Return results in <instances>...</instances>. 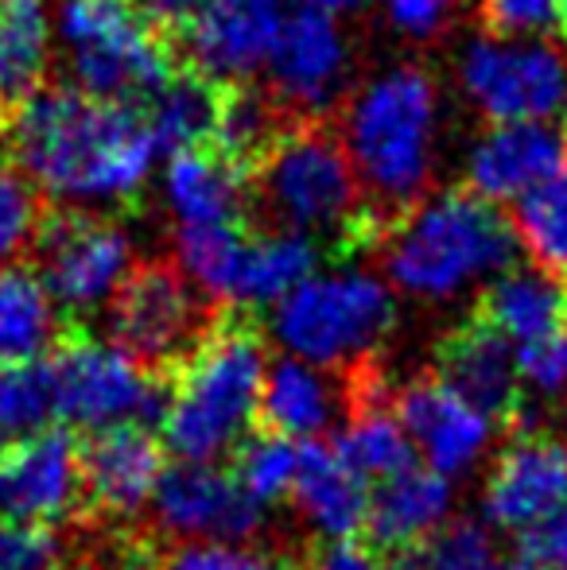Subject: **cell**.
<instances>
[{"label":"cell","mask_w":567,"mask_h":570,"mask_svg":"<svg viewBox=\"0 0 567 570\" xmlns=\"http://www.w3.org/2000/svg\"><path fill=\"white\" fill-rule=\"evenodd\" d=\"M16 171L70 210L129 203L159 159L148 117L125 101H98L75 86L39 90L12 117Z\"/></svg>","instance_id":"cell-1"},{"label":"cell","mask_w":567,"mask_h":570,"mask_svg":"<svg viewBox=\"0 0 567 570\" xmlns=\"http://www.w3.org/2000/svg\"><path fill=\"white\" fill-rule=\"evenodd\" d=\"M342 148L354 164L373 218L409 214L428 198L439 148V86L417 62H401L350 98L342 114Z\"/></svg>","instance_id":"cell-2"},{"label":"cell","mask_w":567,"mask_h":570,"mask_svg":"<svg viewBox=\"0 0 567 570\" xmlns=\"http://www.w3.org/2000/svg\"><path fill=\"white\" fill-rule=\"evenodd\" d=\"M517 237L501 210L470 190H443L389 226L385 276L417 299H451L514 264Z\"/></svg>","instance_id":"cell-3"},{"label":"cell","mask_w":567,"mask_h":570,"mask_svg":"<svg viewBox=\"0 0 567 570\" xmlns=\"http://www.w3.org/2000/svg\"><path fill=\"white\" fill-rule=\"evenodd\" d=\"M268 353L253 326L222 323L167 389L164 443L179 462H218L237 451L261 415Z\"/></svg>","instance_id":"cell-4"},{"label":"cell","mask_w":567,"mask_h":570,"mask_svg":"<svg viewBox=\"0 0 567 570\" xmlns=\"http://www.w3.org/2000/svg\"><path fill=\"white\" fill-rule=\"evenodd\" d=\"M253 190L276 229L300 237H358L362 187L339 136L319 125L281 132L253 164Z\"/></svg>","instance_id":"cell-5"},{"label":"cell","mask_w":567,"mask_h":570,"mask_svg":"<svg viewBox=\"0 0 567 570\" xmlns=\"http://www.w3.org/2000/svg\"><path fill=\"white\" fill-rule=\"evenodd\" d=\"M397 323V299L385 279L365 268L311 272L273 307V338L287 357L323 368H354Z\"/></svg>","instance_id":"cell-6"},{"label":"cell","mask_w":567,"mask_h":570,"mask_svg":"<svg viewBox=\"0 0 567 570\" xmlns=\"http://www.w3.org/2000/svg\"><path fill=\"white\" fill-rule=\"evenodd\" d=\"M75 90L98 101L156 98L175 78L172 55L133 0H62L55 23Z\"/></svg>","instance_id":"cell-7"},{"label":"cell","mask_w":567,"mask_h":570,"mask_svg":"<svg viewBox=\"0 0 567 570\" xmlns=\"http://www.w3.org/2000/svg\"><path fill=\"white\" fill-rule=\"evenodd\" d=\"M47 368H51L55 415L86 435L148 428L167 412V384H159V376L117 342L78 334L55 350Z\"/></svg>","instance_id":"cell-8"},{"label":"cell","mask_w":567,"mask_h":570,"mask_svg":"<svg viewBox=\"0 0 567 570\" xmlns=\"http://www.w3.org/2000/svg\"><path fill=\"white\" fill-rule=\"evenodd\" d=\"M454 75L462 98L490 125L553 120L567 106V51L553 39H506L486 31L462 43Z\"/></svg>","instance_id":"cell-9"},{"label":"cell","mask_w":567,"mask_h":570,"mask_svg":"<svg viewBox=\"0 0 567 570\" xmlns=\"http://www.w3.org/2000/svg\"><path fill=\"white\" fill-rule=\"evenodd\" d=\"M114 338L148 368L183 365L211 334L203 292L172 264L129 272L114 299Z\"/></svg>","instance_id":"cell-10"},{"label":"cell","mask_w":567,"mask_h":570,"mask_svg":"<svg viewBox=\"0 0 567 570\" xmlns=\"http://www.w3.org/2000/svg\"><path fill=\"white\" fill-rule=\"evenodd\" d=\"M39 279L55 307L90 315L117 299L133 272V245L114 222L86 210L55 214L39 226Z\"/></svg>","instance_id":"cell-11"},{"label":"cell","mask_w":567,"mask_h":570,"mask_svg":"<svg viewBox=\"0 0 567 570\" xmlns=\"http://www.w3.org/2000/svg\"><path fill=\"white\" fill-rule=\"evenodd\" d=\"M350 39L339 16L323 8L295 4L287 12L281 36L273 43L265 70L273 82V98L287 114L319 117L339 106L350 82Z\"/></svg>","instance_id":"cell-12"},{"label":"cell","mask_w":567,"mask_h":570,"mask_svg":"<svg viewBox=\"0 0 567 570\" xmlns=\"http://www.w3.org/2000/svg\"><path fill=\"white\" fill-rule=\"evenodd\" d=\"M148 504L167 535L190 543H245L265 520V504L214 462L164 465Z\"/></svg>","instance_id":"cell-13"},{"label":"cell","mask_w":567,"mask_h":570,"mask_svg":"<svg viewBox=\"0 0 567 570\" xmlns=\"http://www.w3.org/2000/svg\"><path fill=\"white\" fill-rule=\"evenodd\" d=\"M82 501V451L67 431H39L0 446V520L59 524Z\"/></svg>","instance_id":"cell-14"},{"label":"cell","mask_w":567,"mask_h":570,"mask_svg":"<svg viewBox=\"0 0 567 570\" xmlns=\"http://www.w3.org/2000/svg\"><path fill=\"white\" fill-rule=\"evenodd\" d=\"M287 12V0H211L206 12L183 31V51L206 82H245L265 70Z\"/></svg>","instance_id":"cell-15"},{"label":"cell","mask_w":567,"mask_h":570,"mask_svg":"<svg viewBox=\"0 0 567 570\" xmlns=\"http://www.w3.org/2000/svg\"><path fill=\"white\" fill-rule=\"evenodd\" d=\"M567 167V132L553 120L490 125L467 151V190L486 203H517Z\"/></svg>","instance_id":"cell-16"},{"label":"cell","mask_w":567,"mask_h":570,"mask_svg":"<svg viewBox=\"0 0 567 570\" xmlns=\"http://www.w3.org/2000/svg\"><path fill=\"white\" fill-rule=\"evenodd\" d=\"M397 420L404 423L412 446L424 454L428 470L447 481L475 470L493 435V420L462 400L443 381H417L397 396Z\"/></svg>","instance_id":"cell-17"},{"label":"cell","mask_w":567,"mask_h":570,"mask_svg":"<svg viewBox=\"0 0 567 570\" xmlns=\"http://www.w3.org/2000/svg\"><path fill=\"white\" fill-rule=\"evenodd\" d=\"M567 501V446L556 439L521 435L501 451L486 481V517L493 528L525 535Z\"/></svg>","instance_id":"cell-18"},{"label":"cell","mask_w":567,"mask_h":570,"mask_svg":"<svg viewBox=\"0 0 567 570\" xmlns=\"http://www.w3.org/2000/svg\"><path fill=\"white\" fill-rule=\"evenodd\" d=\"M164 473L159 443L148 428H114L82 446V497L106 517H133L156 493Z\"/></svg>","instance_id":"cell-19"},{"label":"cell","mask_w":567,"mask_h":570,"mask_svg":"<svg viewBox=\"0 0 567 570\" xmlns=\"http://www.w3.org/2000/svg\"><path fill=\"white\" fill-rule=\"evenodd\" d=\"M439 381L475 407H482L490 420L517 412L521 368H517L514 342L501 338L486 318L459 326L439 345Z\"/></svg>","instance_id":"cell-20"},{"label":"cell","mask_w":567,"mask_h":570,"mask_svg":"<svg viewBox=\"0 0 567 570\" xmlns=\"http://www.w3.org/2000/svg\"><path fill=\"white\" fill-rule=\"evenodd\" d=\"M451 512V481L436 470H412L397 478L378 481L370 493V512H365V532L373 548L381 551H409L420 540H428L439 524H447Z\"/></svg>","instance_id":"cell-21"},{"label":"cell","mask_w":567,"mask_h":570,"mask_svg":"<svg viewBox=\"0 0 567 570\" xmlns=\"http://www.w3.org/2000/svg\"><path fill=\"white\" fill-rule=\"evenodd\" d=\"M334 368L311 365L300 357H281L268 365L265 392H261V420L268 431L295 443H315L346 404V392L334 381Z\"/></svg>","instance_id":"cell-22"},{"label":"cell","mask_w":567,"mask_h":570,"mask_svg":"<svg viewBox=\"0 0 567 570\" xmlns=\"http://www.w3.org/2000/svg\"><path fill=\"white\" fill-rule=\"evenodd\" d=\"M292 497L307 524L331 543H346L365 532L370 493H365V481L334 454V446L303 443Z\"/></svg>","instance_id":"cell-23"},{"label":"cell","mask_w":567,"mask_h":570,"mask_svg":"<svg viewBox=\"0 0 567 570\" xmlns=\"http://www.w3.org/2000/svg\"><path fill=\"white\" fill-rule=\"evenodd\" d=\"M164 198L179 226L237 222L245 206V171L211 144L175 151L164 164Z\"/></svg>","instance_id":"cell-24"},{"label":"cell","mask_w":567,"mask_h":570,"mask_svg":"<svg viewBox=\"0 0 567 570\" xmlns=\"http://www.w3.org/2000/svg\"><path fill=\"white\" fill-rule=\"evenodd\" d=\"M478 318H486L501 338L517 345L545 342L564 331L567 292L545 268H506L486 292Z\"/></svg>","instance_id":"cell-25"},{"label":"cell","mask_w":567,"mask_h":570,"mask_svg":"<svg viewBox=\"0 0 567 570\" xmlns=\"http://www.w3.org/2000/svg\"><path fill=\"white\" fill-rule=\"evenodd\" d=\"M55 28L43 0H0V106L43 90Z\"/></svg>","instance_id":"cell-26"},{"label":"cell","mask_w":567,"mask_h":570,"mask_svg":"<svg viewBox=\"0 0 567 570\" xmlns=\"http://www.w3.org/2000/svg\"><path fill=\"white\" fill-rule=\"evenodd\" d=\"M59 334V307L28 268H0V365L39 361Z\"/></svg>","instance_id":"cell-27"},{"label":"cell","mask_w":567,"mask_h":570,"mask_svg":"<svg viewBox=\"0 0 567 570\" xmlns=\"http://www.w3.org/2000/svg\"><path fill=\"white\" fill-rule=\"evenodd\" d=\"M315 272V240L287 229L250 237L234 307H276Z\"/></svg>","instance_id":"cell-28"},{"label":"cell","mask_w":567,"mask_h":570,"mask_svg":"<svg viewBox=\"0 0 567 570\" xmlns=\"http://www.w3.org/2000/svg\"><path fill=\"white\" fill-rule=\"evenodd\" d=\"M218 101L222 90L214 82H206L203 75H175L144 109L159 156L164 151L175 156V151L211 144L214 120H218Z\"/></svg>","instance_id":"cell-29"},{"label":"cell","mask_w":567,"mask_h":570,"mask_svg":"<svg viewBox=\"0 0 567 570\" xmlns=\"http://www.w3.org/2000/svg\"><path fill=\"white\" fill-rule=\"evenodd\" d=\"M245 248H250V233L237 226V222H222V226H179V233H175L179 272L203 295L229 303V307L237 299Z\"/></svg>","instance_id":"cell-30"},{"label":"cell","mask_w":567,"mask_h":570,"mask_svg":"<svg viewBox=\"0 0 567 570\" xmlns=\"http://www.w3.org/2000/svg\"><path fill=\"white\" fill-rule=\"evenodd\" d=\"M334 454L362 481H385L417 465V446H412L404 423L397 415L381 412V407H362L342 428Z\"/></svg>","instance_id":"cell-31"},{"label":"cell","mask_w":567,"mask_h":570,"mask_svg":"<svg viewBox=\"0 0 567 570\" xmlns=\"http://www.w3.org/2000/svg\"><path fill=\"white\" fill-rule=\"evenodd\" d=\"M514 237L532 264L553 276L567 272V167L514 203Z\"/></svg>","instance_id":"cell-32"},{"label":"cell","mask_w":567,"mask_h":570,"mask_svg":"<svg viewBox=\"0 0 567 570\" xmlns=\"http://www.w3.org/2000/svg\"><path fill=\"white\" fill-rule=\"evenodd\" d=\"M55 420L51 368L43 361H8L0 365V446L47 431Z\"/></svg>","instance_id":"cell-33"},{"label":"cell","mask_w":567,"mask_h":570,"mask_svg":"<svg viewBox=\"0 0 567 570\" xmlns=\"http://www.w3.org/2000/svg\"><path fill=\"white\" fill-rule=\"evenodd\" d=\"M276 101L253 90H222L218 120H214L211 148L222 151L229 164L253 167L276 140Z\"/></svg>","instance_id":"cell-34"},{"label":"cell","mask_w":567,"mask_h":570,"mask_svg":"<svg viewBox=\"0 0 567 570\" xmlns=\"http://www.w3.org/2000/svg\"><path fill=\"white\" fill-rule=\"evenodd\" d=\"M300 451L303 443L276 431H261V435L245 439L237 446V462H234V478L245 493L257 504H273L292 497L295 489V473H300Z\"/></svg>","instance_id":"cell-35"},{"label":"cell","mask_w":567,"mask_h":570,"mask_svg":"<svg viewBox=\"0 0 567 570\" xmlns=\"http://www.w3.org/2000/svg\"><path fill=\"white\" fill-rule=\"evenodd\" d=\"M498 563L493 556V535L482 520H451L439 524L428 540L409 548L397 570H490Z\"/></svg>","instance_id":"cell-36"},{"label":"cell","mask_w":567,"mask_h":570,"mask_svg":"<svg viewBox=\"0 0 567 570\" xmlns=\"http://www.w3.org/2000/svg\"><path fill=\"white\" fill-rule=\"evenodd\" d=\"M39 203L36 187L16 167L0 164V268H12V261L39 237Z\"/></svg>","instance_id":"cell-37"},{"label":"cell","mask_w":567,"mask_h":570,"mask_svg":"<svg viewBox=\"0 0 567 570\" xmlns=\"http://www.w3.org/2000/svg\"><path fill=\"white\" fill-rule=\"evenodd\" d=\"M490 36L506 39H548L564 23L560 0H478Z\"/></svg>","instance_id":"cell-38"},{"label":"cell","mask_w":567,"mask_h":570,"mask_svg":"<svg viewBox=\"0 0 567 570\" xmlns=\"http://www.w3.org/2000/svg\"><path fill=\"white\" fill-rule=\"evenodd\" d=\"M62 543L55 528L0 520V570H59Z\"/></svg>","instance_id":"cell-39"},{"label":"cell","mask_w":567,"mask_h":570,"mask_svg":"<svg viewBox=\"0 0 567 570\" xmlns=\"http://www.w3.org/2000/svg\"><path fill=\"white\" fill-rule=\"evenodd\" d=\"M151 570H284L273 556L245 543H187L164 556Z\"/></svg>","instance_id":"cell-40"},{"label":"cell","mask_w":567,"mask_h":570,"mask_svg":"<svg viewBox=\"0 0 567 570\" xmlns=\"http://www.w3.org/2000/svg\"><path fill=\"white\" fill-rule=\"evenodd\" d=\"M517 368H521V384H529L532 392H567V334H553L545 342H532L517 350Z\"/></svg>","instance_id":"cell-41"},{"label":"cell","mask_w":567,"mask_h":570,"mask_svg":"<svg viewBox=\"0 0 567 570\" xmlns=\"http://www.w3.org/2000/svg\"><path fill=\"white\" fill-rule=\"evenodd\" d=\"M385 16L401 36L409 39H431L447 28L459 0H381Z\"/></svg>","instance_id":"cell-42"},{"label":"cell","mask_w":567,"mask_h":570,"mask_svg":"<svg viewBox=\"0 0 567 570\" xmlns=\"http://www.w3.org/2000/svg\"><path fill=\"white\" fill-rule=\"evenodd\" d=\"M521 556L540 570H567V501L521 535Z\"/></svg>","instance_id":"cell-43"},{"label":"cell","mask_w":567,"mask_h":570,"mask_svg":"<svg viewBox=\"0 0 567 570\" xmlns=\"http://www.w3.org/2000/svg\"><path fill=\"white\" fill-rule=\"evenodd\" d=\"M140 8V16L151 23V28H164V31H187L198 16L206 12L211 0H133Z\"/></svg>","instance_id":"cell-44"},{"label":"cell","mask_w":567,"mask_h":570,"mask_svg":"<svg viewBox=\"0 0 567 570\" xmlns=\"http://www.w3.org/2000/svg\"><path fill=\"white\" fill-rule=\"evenodd\" d=\"M307 570H389L373 556L370 548H358V543H326L315 559H311Z\"/></svg>","instance_id":"cell-45"},{"label":"cell","mask_w":567,"mask_h":570,"mask_svg":"<svg viewBox=\"0 0 567 570\" xmlns=\"http://www.w3.org/2000/svg\"><path fill=\"white\" fill-rule=\"evenodd\" d=\"M303 4L323 8V12H331V16H346V12H358V8H365L370 0H303Z\"/></svg>","instance_id":"cell-46"},{"label":"cell","mask_w":567,"mask_h":570,"mask_svg":"<svg viewBox=\"0 0 567 570\" xmlns=\"http://www.w3.org/2000/svg\"><path fill=\"white\" fill-rule=\"evenodd\" d=\"M490 570H540L532 559H525V556H517V559H501V563H493Z\"/></svg>","instance_id":"cell-47"},{"label":"cell","mask_w":567,"mask_h":570,"mask_svg":"<svg viewBox=\"0 0 567 570\" xmlns=\"http://www.w3.org/2000/svg\"><path fill=\"white\" fill-rule=\"evenodd\" d=\"M560 435H564V446H567V404H564V412H560Z\"/></svg>","instance_id":"cell-48"},{"label":"cell","mask_w":567,"mask_h":570,"mask_svg":"<svg viewBox=\"0 0 567 570\" xmlns=\"http://www.w3.org/2000/svg\"><path fill=\"white\" fill-rule=\"evenodd\" d=\"M560 16H564V23H560V28L567 31V0H560Z\"/></svg>","instance_id":"cell-49"},{"label":"cell","mask_w":567,"mask_h":570,"mask_svg":"<svg viewBox=\"0 0 567 570\" xmlns=\"http://www.w3.org/2000/svg\"><path fill=\"white\" fill-rule=\"evenodd\" d=\"M564 120H567V106H564ZM564 132H567V125H564Z\"/></svg>","instance_id":"cell-50"},{"label":"cell","mask_w":567,"mask_h":570,"mask_svg":"<svg viewBox=\"0 0 567 570\" xmlns=\"http://www.w3.org/2000/svg\"><path fill=\"white\" fill-rule=\"evenodd\" d=\"M564 292H567V287H564Z\"/></svg>","instance_id":"cell-51"}]
</instances>
